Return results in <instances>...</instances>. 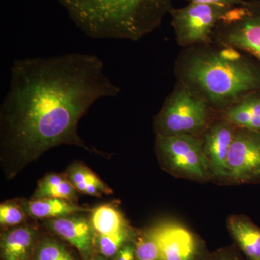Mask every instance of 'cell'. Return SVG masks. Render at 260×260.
I'll return each instance as SVG.
<instances>
[{
  "instance_id": "6da1fadb",
  "label": "cell",
  "mask_w": 260,
  "mask_h": 260,
  "mask_svg": "<svg viewBox=\"0 0 260 260\" xmlns=\"http://www.w3.org/2000/svg\"><path fill=\"white\" fill-rule=\"evenodd\" d=\"M10 69L9 89L0 108L1 160L9 179L59 145L101 154L78 133V122L94 103L120 93L99 56L69 53L25 58Z\"/></svg>"
},
{
  "instance_id": "7a4b0ae2",
  "label": "cell",
  "mask_w": 260,
  "mask_h": 260,
  "mask_svg": "<svg viewBox=\"0 0 260 260\" xmlns=\"http://www.w3.org/2000/svg\"><path fill=\"white\" fill-rule=\"evenodd\" d=\"M181 83L222 111L246 94L260 90V69L231 47L192 49L178 63Z\"/></svg>"
},
{
  "instance_id": "3957f363",
  "label": "cell",
  "mask_w": 260,
  "mask_h": 260,
  "mask_svg": "<svg viewBox=\"0 0 260 260\" xmlns=\"http://www.w3.org/2000/svg\"><path fill=\"white\" fill-rule=\"evenodd\" d=\"M72 21L93 39L139 41L161 25L172 0H59Z\"/></svg>"
},
{
  "instance_id": "277c9868",
  "label": "cell",
  "mask_w": 260,
  "mask_h": 260,
  "mask_svg": "<svg viewBox=\"0 0 260 260\" xmlns=\"http://www.w3.org/2000/svg\"><path fill=\"white\" fill-rule=\"evenodd\" d=\"M209 103L179 83L154 118L156 136L191 135L201 137L214 119Z\"/></svg>"
},
{
  "instance_id": "5b68a950",
  "label": "cell",
  "mask_w": 260,
  "mask_h": 260,
  "mask_svg": "<svg viewBox=\"0 0 260 260\" xmlns=\"http://www.w3.org/2000/svg\"><path fill=\"white\" fill-rule=\"evenodd\" d=\"M155 150L160 167L173 177L200 183L212 181L201 137L156 136Z\"/></svg>"
},
{
  "instance_id": "8992f818",
  "label": "cell",
  "mask_w": 260,
  "mask_h": 260,
  "mask_svg": "<svg viewBox=\"0 0 260 260\" xmlns=\"http://www.w3.org/2000/svg\"><path fill=\"white\" fill-rule=\"evenodd\" d=\"M221 46L254 56L260 61V0H249L231 8L214 30Z\"/></svg>"
},
{
  "instance_id": "52a82bcc",
  "label": "cell",
  "mask_w": 260,
  "mask_h": 260,
  "mask_svg": "<svg viewBox=\"0 0 260 260\" xmlns=\"http://www.w3.org/2000/svg\"><path fill=\"white\" fill-rule=\"evenodd\" d=\"M231 8L195 3L181 8H173L169 14L178 44L184 47L208 45L213 40L217 24Z\"/></svg>"
},
{
  "instance_id": "ba28073f",
  "label": "cell",
  "mask_w": 260,
  "mask_h": 260,
  "mask_svg": "<svg viewBox=\"0 0 260 260\" xmlns=\"http://www.w3.org/2000/svg\"><path fill=\"white\" fill-rule=\"evenodd\" d=\"M227 168L229 184L260 183V133L237 127Z\"/></svg>"
},
{
  "instance_id": "9c48e42d",
  "label": "cell",
  "mask_w": 260,
  "mask_h": 260,
  "mask_svg": "<svg viewBox=\"0 0 260 260\" xmlns=\"http://www.w3.org/2000/svg\"><path fill=\"white\" fill-rule=\"evenodd\" d=\"M164 260H205L210 251L205 241L176 222H164L153 227Z\"/></svg>"
},
{
  "instance_id": "30bf717a",
  "label": "cell",
  "mask_w": 260,
  "mask_h": 260,
  "mask_svg": "<svg viewBox=\"0 0 260 260\" xmlns=\"http://www.w3.org/2000/svg\"><path fill=\"white\" fill-rule=\"evenodd\" d=\"M237 127L221 116L214 119L201 135L211 180L229 184L227 160Z\"/></svg>"
},
{
  "instance_id": "8fae6325",
  "label": "cell",
  "mask_w": 260,
  "mask_h": 260,
  "mask_svg": "<svg viewBox=\"0 0 260 260\" xmlns=\"http://www.w3.org/2000/svg\"><path fill=\"white\" fill-rule=\"evenodd\" d=\"M44 225L74 246L84 260H92L96 243V233L90 221L82 216L47 219Z\"/></svg>"
},
{
  "instance_id": "7c38bea8",
  "label": "cell",
  "mask_w": 260,
  "mask_h": 260,
  "mask_svg": "<svg viewBox=\"0 0 260 260\" xmlns=\"http://www.w3.org/2000/svg\"><path fill=\"white\" fill-rule=\"evenodd\" d=\"M234 244L246 260H260V227L245 215L233 214L226 221Z\"/></svg>"
},
{
  "instance_id": "4fadbf2b",
  "label": "cell",
  "mask_w": 260,
  "mask_h": 260,
  "mask_svg": "<svg viewBox=\"0 0 260 260\" xmlns=\"http://www.w3.org/2000/svg\"><path fill=\"white\" fill-rule=\"evenodd\" d=\"M37 231L29 225L3 233L0 241L2 260H30L37 245Z\"/></svg>"
},
{
  "instance_id": "5bb4252c",
  "label": "cell",
  "mask_w": 260,
  "mask_h": 260,
  "mask_svg": "<svg viewBox=\"0 0 260 260\" xmlns=\"http://www.w3.org/2000/svg\"><path fill=\"white\" fill-rule=\"evenodd\" d=\"M218 115L236 127L260 133V90L246 94Z\"/></svg>"
},
{
  "instance_id": "9a60e30c",
  "label": "cell",
  "mask_w": 260,
  "mask_h": 260,
  "mask_svg": "<svg viewBox=\"0 0 260 260\" xmlns=\"http://www.w3.org/2000/svg\"><path fill=\"white\" fill-rule=\"evenodd\" d=\"M25 213L34 218L53 219L70 216L93 210L83 208L73 202L60 198H41L27 200L21 203Z\"/></svg>"
},
{
  "instance_id": "2e32d148",
  "label": "cell",
  "mask_w": 260,
  "mask_h": 260,
  "mask_svg": "<svg viewBox=\"0 0 260 260\" xmlns=\"http://www.w3.org/2000/svg\"><path fill=\"white\" fill-rule=\"evenodd\" d=\"M90 223L95 233L110 235L130 227L124 215L112 205L105 204L92 210Z\"/></svg>"
},
{
  "instance_id": "e0dca14e",
  "label": "cell",
  "mask_w": 260,
  "mask_h": 260,
  "mask_svg": "<svg viewBox=\"0 0 260 260\" xmlns=\"http://www.w3.org/2000/svg\"><path fill=\"white\" fill-rule=\"evenodd\" d=\"M76 191L66 176L48 174L38 182L32 200L46 198H60L74 203L77 200Z\"/></svg>"
},
{
  "instance_id": "ac0fdd59",
  "label": "cell",
  "mask_w": 260,
  "mask_h": 260,
  "mask_svg": "<svg viewBox=\"0 0 260 260\" xmlns=\"http://www.w3.org/2000/svg\"><path fill=\"white\" fill-rule=\"evenodd\" d=\"M134 243L135 260H164L153 227L137 232Z\"/></svg>"
},
{
  "instance_id": "d6986e66",
  "label": "cell",
  "mask_w": 260,
  "mask_h": 260,
  "mask_svg": "<svg viewBox=\"0 0 260 260\" xmlns=\"http://www.w3.org/2000/svg\"><path fill=\"white\" fill-rule=\"evenodd\" d=\"M138 231L131 226L110 235L96 234V247L101 255L107 258L116 257L123 246L134 238Z\"/></svg>"
},
{
  "instance_id": "ffe728a7",
  "label": "cell",
  "mask_w": 260,
  "mask_h": 260,
  "mask_svg": "<svg viewBox=\"0 0 260 260\" xmlns=\"http://www.w3.org/2000/svg\"><path fill=\"white\" fill-rule=\"evenodd\" d=\"M31 260H74L64 245L49 237L42 238L36 245Z\"/></svg>"
},
{
  "instance_id": "44dd1931",
  "label": "cell",
  "mask_w": 260,
  "mask_h": 260,
  "mask_svg": "<svg viewBox=\"0 0 260 260\" xmlns=\"http://www.w3.org/2000/svg\"><path fill=\"white\" fill-rule=\"evenodd\" d=\"M66 177L76 190L81 193L84 192L89 184L100 181L96 174L79 162H75L68 167Z\"/></svg>"
},
{
  "instance_id": "7402d4cb",
  "label": "cell",
  "mask_w": 260,
  "mask_h": 260,
  "mask_svg": "<svg viewBox=\"0 0 260 260\" xmlns=\"http://www.w3.org/2000/svg\"><path fill=\"white\" fill-rule=\"evenodd\" d=\"M25 213L23 205L14 202H6L0 205V223L2 226H15L23 223Z\"/></svg>"
},
{
  "instance_id": "603a6c76",
  "label": "cell",
  "mask_w": 260,
  "mask_h": 260,
  "mask_svg": "<svg viewBox=\"0 0 260 260\" xmlns=\"http://www.w3.org/2000/svg\"><path fill=\"white\" fill-rule=\"evenodd\" d=\"M205 260H245L237 246L234 245L220 248L213 252H210Z\"/></svg>"
},
{
  "instance_id": "cb8c5ba5",
  "label": "cell",
  "mask_w": 260,
  "mask_h": 260,
  "mask_svg": "<svg viewBox=\"0 0 260 260\" xmlns=\"http://www.w3.org/2000/svg\"><path fill=\"white\" fill-rule=\"evenodd\" d=\"M134 238L123 246L115 260H135Z\"/></svg>"
},
{
  "instance_id": "d4e9b609",
  "label": "cell",
  "mask_w": 260,
  "mask_h": 260,
  "mask_svg": "<svg viewBox=\"0 0 260 260\" xmlns=\"http://www.w3.org/2000/svg\"><path fill=\"white\" fill-rule=\"evenodd\" d=\"M189 3H205V4H214L222 6L234 8L242 4L244 0H187Z\"/></svg>"
},
{
  "instance_id": "484cf974",
  "label": "cell",
  "mask_w": 260,
  "mask_h": 260,
  "mask_svg": "<svg viewBox=\"0 0 260 260\" xmlns=\"http://www.w3.org/2000/svg\"><path fill=\"white\" fill-rule=\"evenodd\" d=\"M92 260H107V258L104 257V256H103L102 255L98 256L96 258H93Z\"/></svg>"
}]
</instances>
